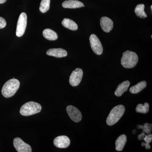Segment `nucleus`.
<instances>
[{"label": "nucleus", "instance_id": "obj_14", "mask_svg": "<svg viewBox=\"0 0 152 152\" xmlns=\"http://www.w3.org/2000/svg\"><path fill=\"white\" fill-rule=\"evenodd\" d=\"M130 85V82L129 81L126 80L123 82L118 86L115 92V95L118 97L121 96L124 93L127 91Z\"/></svg>", "mask_w": 152, "mask_h": 152}, {"label": "nucleus", "instance_id": "obj_21", "mask_svg": "<svg viewBox=\"0 0 152 152\" xmlns=\"http://www.w3.org/2000/svg\"><path fill=\"white\" fill-rule=\"evenodd\" d=\"M50 0H42L40 6L39 10L43 13L46 12L50 9Z\"/></svg>", "mask_w": 152, "mask_h": 152}, {"label": "nucleus", "instance_id": "obj_22", "mask_svg": "<svg viewBox=\"0 0 152 152\" xmlns=\"http://www.w3.org/2000/svg\"><path fill=\"white\" fill-rule=\"evenodd\" d=\"M145 143L142 142L141 145L142 146H145L146 149H150L151 148V146L149 144L152 140V135L151 134H149L148 135H145L144 139H143Z\"/></svg>", "mask_w": 152, "mask_h": 152}, {"label": "nucleus", "instance_id": "obj_18", "mask_svg": "<svg viewBox=\"0 0 152 152\" xmlns=\"http://www.w3.org/2000/svg\"><path fill=\"white\" fill-rule=\"evenodd\" d=\"M62 25L64 27L72 31H76L78 29L77 25L74 21L69 19H64L62 21Z\"/></svg>", "mask_w": 152, "mask_h": 152}, {"label": "nucleus", "instance_id": "obj_11", "mask_svg": "<svg viewBox=\"0 0 152 152\" xmlns=\"http://www.w3.org/2000/svg\"><path fill=\"white\" fill-rule=\"evenodd\" d=\"M113 22L111 19L107 17H103L101 18L100 25L102 29L106 33H109L113 28Z\"/></svg>", "mask_w": 152, "mask_h": 152}, {"label": "nucleus", "instance_id": "obj_5", "mask_svg": "<svg viewBox=\"0 0 152 152\" xmlns=\"http://www.w3.org/2000/svg\"><path fill=\"white\" fill-rule=\"evenodd\" d=\"M27 23V16L25 12L22 13L19 16L17 24L16 35L20 37L25 33Z\"/></svg>", "mask_w": 152, "mask_h": 152}, {"label": "nucleus", "instance_id": "obj_2", "mask_svg": "<svg viewBox=\"0 0 152 152\" xmlns=\"http://www.w3.org/2000/svg\"><path fill=\"white\" fill-rule=\"evenodd\" d=\"M125 111V107L123 105H119L114 107L110 112L106 120L107 124L111 126L116 124L123 116Z\"/></svg>", "mask_w": 152, "mask_h": 152}, {"label": "nucleus", "instance_id": "obj_7", "mask_svg": "<svg viewBox=\"0 0 152 152\" xmlns=\"http://www.w3.org/2000/svg\"><path fill=\"white\" fill-rule=\"evenodd\" d=\"M83 74V71L80 68H77L73 71L69 80L70 84L72 86H77L80 84L82 81Z\"/></svg>", "mask_w": 152, "mask_h": 152}, {"label": "nucleus", "instance_id": "obj_13", "mask_svg": "<svg viewBox=\"0 0 152 152\" xmlns=\"http://www.w3.org/2000/svg\"><path fill=\"white\" fill-rule=\"evenodd\" d=\"M62 7L64 8L76 9L85 7V6L83 3L80 1L77 0H67L63 3Z\"/></svg>", "mask_w": 152, "mask_h": 152}, {"label": "nucleus", "instance_id": "obj_4", "mask_svg": "<svg viewBox=\"0 0 152 152\" xmlns=\"http://www.w3.org/2000/svg\"><path fill=\"white\" fill-rule=\"evenodd\" d=\"M42 109V106L39 104L35 102H30L22 106L20 112L22 115L28 116L40 113Z\"/></svg>", "mask_w": 152, "mask_h": 152}, {"label": "nucleus", "instance_id": "obj_24", "mask_svg": "<svg viewBox=\"0 0 152 152\" xmlns=\"http://www.w3.org/2000/svg\"><path fill=\"white\" fill-rule=\"evenodd\" d=\"M7 25V22L4 18L0 17V29L4 28Z\"/></svg>", "mask_w": 152, "mask_h": 152}, {"label": "nucleus", "instance_id": "obj_16", "mask_svg": "<svg viewBox=\"0 0 152 152\" xmlns=\"http://www.w3.org/2000/svg\"><path fill=\"white\" fill-rule=\"evenodd\" d=\"M43 35L46 39L50 41L56 40L58 38L57 33L50 29L44 30L43 31Z\"/></svg>", "mask_w": 152, "mask_h": 152}, {"label": "nucleus", "instance_id": "obj_6", "mask_svg": "<svg viewBox=\"0 0 152 152\" xmlns=\"http://www.w3.org/2000/svg\"><path fill=\"white\" fill-rule=\"evenodd\" d=\"M91 48L95 53L98 55H101L103 51L102 45L100 41L96 35L92 34L89 38Z\"/></svg>", "mask_w": 152, "mask_h": 152}, {"label": "nucleus", "instance_id": "obj_17", "mask_svg": "<svg viewBox=\"0 0 152 152\" xmlns=\"http://www.w3.org/2000/svg\"><path fill=\"white\" fill-rule=\"evenodd\" d=\"M147 86L146 82L142 81L137 84L135 86H133L130 88L129 91L132 94H137L140 92Z\"/></svg>", "mask_w": 152, "mask_h": 152}, {"label": "nucleus", "instance_id": "obj_9", "mask_svg": "<svg viewBox=\"0 0 152 152\" xmlns=\"http://www.w3.org/2000/svg\"><path fill=\"white\" fill-rule=\"evenodd\" d=\"M66 111L71 119L75 122H79L82 120L81 113L76 107L72 105L68 106L66 107Z\"/></svg>", "mask_w": 152, "mask_h": 152}, {"label": "nucleus", "instance_id": "obj_15", "mask_svg": "<svg viewBox=\"0 0 152 152\" xmlns=\"http://www.w3.org/2000/svg\"><path fill=\"white\" fill-rule=\"evenodd\" d=\"M127 142L126 136L122 134L119 136L115 142V149L118 151H121L124 149Z\"/></svg>", "mask_w": 152, "mask_h": 152}, {"label": "nucleus", "instance_id": "obj_8", "mask_svg": "<svg viewBox=\"0 0 152 152\" xmlns=\"http://www.w3.org/2000/svg\"><path fill=\"white\" fill-rule=\"evenodd\" d=\"M13 145L18 152H31V146L25 143L20 138H15L14 140Z\"/></svg>", "mask_w": 152, "mask_h": 152}, {"label": "nucleus", "instance_id": "obj_25", "mask_svg": "<svg viewBox=\"0 0 152 152\" xmlns=\"http://www.w3.org/2000/svg\"><path fill=\"white\" fill-rule=\"evenodd\" d=\"M145 132H142L141 134H140V135H139L138 136L137 138L139 140H142L143 139H144V137H145Z\"/></svg>", "mask_w": 152, "mask_h": 152}, {"label": "nucleus", "instance_id": "obj_20", "mask_svg": "<svg viewBox=\"0 0 152 152\" xmlns=\"http://www.w3.org/2000/svg\"><path fill=\"white\" fill-rule=\"evenodd\" d=\"M149 110V104L148 103H145L144 105L142 104H139L136 107V111L137 113H141L146 114Z\"/></svg>", "mask_w": 152, "mask_h": 152}, {"label": "nucleus", "instance_id": "obj_12", "mask_svg": "<svg viewBox=\"0 0 152 152\" xmlns=\"http://www.w3.org/2000/svg\"><path fill=\"white\" fill-rule=\"evenodd\" d=\"M47 54L49 56H52L61 58L67 56V52L66 50L62 48H54L49 49L47 52Z\"/></svg>", "mask_w": 152, "mask_h": 152}, {"label": "nucleus", "instance_id": "obj_23", "mask_svg": "<svg viewBox=\"0 0 152 152\" xmlns=\"http://www.w3.org/2000/svg\"><path fill=\"white\" fill-rule=\"evenodd\" d=\"M152 124H148V123H145L143 126L142 125V132L148 134H151L152 131Z\"/></svg>", "mask_w": 152, "mask_h": 152}, {"label": "nucleus", "instance_id": "obj_28", "mask_svg": "<svg viewBox=\"0 0 152 152\" xmlns=\"http://www.w3.org/2000/svg\"><path fill=\"white\" fill-rule=\"evenodd\" d=\"M151 10H152V6H151Z\"/></svg>", "mask_w": 152, "mask_h": 152}, {"label": "nucleus", "instance_id": "obj_10", "mask_svg": "<svg viewBox=\"0 0 152 152\" xmlns=\"http://www.w3.org/2000/svg\"><path fill=\"white\" fill-rule=\"evenodd\" d=\"M54 145L55 146L60 148H68L70 144V140L66 136H60L57 137L54 140Z\"/></svg>", "mask_w": 152, "mask_h": 152}, {"label": "nucleus", "instance_id": "obj_19", "mask_svg": "<svg viewBox=\"0 0 152 152\" xmlns=\"http://www.w3.org/2000/svg\"><path fill=\"white\" fill-rule=\"evenodd\" d=\"M145 5L143 4H139L136 6L134 12L137 16L141 18H145L147 17V14L144 11Z\"/></svg>", "mask_w": 152, "mask_h": 152}, {"label": "nucleus", "instance_id": "obj_26", "mask_svg": "<svg viewBox=\"0 0 152 152\" xmlns=\"http://www.w3.org/2000/svg\"><path fill=\"white\" fill-rule=\"evenodd\" d=\"M7 0H0V4H4L5 2H6Z\"/></svg>", "mask_w": 152, "mask_h": 152}, {"label": "nucleus", "instance_id": "obj_27", "mask_svg": "<svg viewBox=\"0 0 152 152\" xmlns=\"http://www.w3.org/2000/svg\"><path fill=\"white\" fill-rule=\"evenodd\" d=\"M136 132H137V131H136V130H134L133 131V134H135Z\"/></svg>", "mask_w": 152, "mask_h": 152}, {"label": "nucleus", "instance_id": "obj_3", "mask_svg": "<svg viewBox=\"0 0 152 152\" xmlns=\"http://www.w3.org/2000/svg\"><path fill=\"white\" fill-rule=\"evenodd\" d=\"M138 61V57L134 52L127 50L124 52L121 64L125 68L131 69L135 66Z\"/></svg>", "mask_w": 152, "mask_h": 152}, {"label": "nucleus", "instance_id": "obj_1", "mask_svg": "<svg viewBox=\"0 0 152 152\" xmlns=\"http://www.w3.org/2000/svg\"><path fill=\"white\" fill-rule=\"evenodd\" d=\"M20 83L18 80L13 78L6 82L1 90L2 94L4 97L8 98L13 96L20 87Z\"/></svg>", "mask_w": 152, "mask_h": 152}]
</instances>
